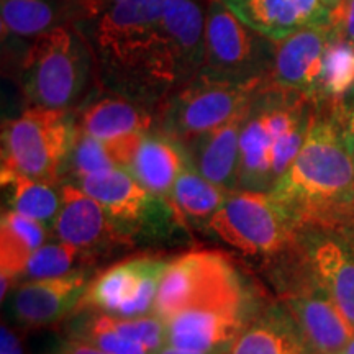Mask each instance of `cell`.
<instances>
[{
  "label": "cell",
  "instance_id": "52a82bcc",
  "mask_svg": "<svg viewBox=\"0 0 354 354\" xmlns=\"http://www.w3.org/2000/svg\"><path fill=\"white\" fill-rule=\"evenodd\" d=\"M276 41L243 24L221 0H210L205 24V56L201 74L216 81L271 82Z\"/></svg>",
  "mask_w": 354,
  "mask_h": 354
},
{
  "label": "cell",
  "instance_id": "8992f818",
  "mask_svg": "<svg viewBox=\"0 0 354 354\" xmlns=\"http://www.w3.org/2000/svg\"><path fill=\"white\" fill-rule=\"evenodd\" d=\"M76 133V110L26 107L19 117L2 123L0 176H24L63 184Z\"/></svg>",
  "mask_w": 354,
  "mask_h": 354
},
{
  "label": "cell",
  "instance_id": "f35d334b",
  "mask_svg": "<svg viewBox=\"0 0 354 354\" xmlns=\"http://www.w3.org/2000/svg\"><path fill=\"white\" fill-rule=\"evenodd\" d=\"M353 159H354V154H353Z\"/></svg>",
  "mask_w": 354,
  "mask_h": 354
},
{
  "label": "cell",
  "instance_id": "5bb4252c",
  "mask_svg": "<svg viewBox=\"0 0 354 354\" xmlns=\"http://www.w3.org/2000/svg\"><path fill=\"white\" fill-rule=\"evenodd\" d=\"M282 305L297 322L308 342L323 354H339L354 338L351 323L313 281L307 266L304 277L287 284Z\"/></svg>",
  "mask_w": 354,
  "mask_h": 354
},
{
  "label": "cell",
  "instance_id": "ba28073f",
  "mask_svg": "<svg viewBox=\"0 0 354 354\" xmlns=\"http://www.w3.org/2000/svg\"><path fill=\"white\" fill-rule=\"evenodd\" d=\"M218 240L254 258L282 256L297 246L299 228L269 192L236 189L210 220Z\"/></svg>",
  "mask_w": 354,
  "mask_h": 354
},
{
  "label": "cell",
  "instance_id": "f1b7e54d",
  "mask_svg": "<svg viewBox=\"0 0 354 354\" xmlns=\"http://www.w3.org/2000/svg\"><path fill=\"white\" fill-rule=\"evenodd\" d=\"M79 317L71 325V338L92 344L107 354H154L143 344L131 342L110 328L105 313L79 310Z\"/></svg>",
  "mask_w": 354,
  "mask_h": 354
},
{
  "label": "cell",
  "instance_id": "4dcf8cb0",
  "mask_svg": "<svg viewBox=\"0 0 354 354\" xmlns=\"http://www.w3.org/2000/svg\"><path fill=\"white\" fill-rule=\"evenodd\" d=\"M79 263H86V261L76 248L66 245L63 241L46 243L38 248L30 258L21 282L64 276V274L77 271Z\"/></svg>",
  "mask_w": 354,
  "mask_h": 354
},
{
  "label": "cell",
  "instance_id": "ac0fdd59",
  "mask_svg": "<svg viewBox=\"0 0 354 354\" xmlns=\"http://www.w3.org/2000/svg\"><path fill=\"white\" fill-rule=\"evenodd\" d=\"M84 8L86 0H0L3 50L25 51L39 35L76 24Z\"/></svg>",
  "mask_w": 354,
  "mask_h": 354
},
{
  "label": "cell",
  "instance_id": "7402d4cb",
  "mask_svg": "<svg viewBox=\"0 0 354 354\" xmlns=\"http://www.w3.org/2000/svg\"><path fill=\"white\" fill-rule=\"evenodd\" d=\"M228 354H323L308 342L284 305L263 307L234 339Z\"/></svg>",
  "mask_w": 354,
  "mask_h": 354
},
{
  "label": "cell",
  "instance_id": "5b68a950",
  "mask_svg": "<svg viewBox=\"0 0 354 354\" xmlns=\"http://www.w3.org/2000/svg\"><path fill=\"white\" fill-rule=\"evenodd\" d=\"M253 290L227 256L190 251L169 261L159 284L153 315L167 322L189 310L258 305Z\"/></svg>",
  "mask_w": 354,
  "mask_h": 354
},
{
  "label": "cell",
  "instance_id": "44dd1931",
  "mask_svg": "<svg viewBox=\"0 0 354 354\" xmlns=\"http://www.w3.org/2000/svg\"><path fill=\"white\" fill-rule=\"evenodd\" d=\"M246 112L248 105L223 125L183 145L187 151L190 166L210 183L230 192L238 189L240 140Z\"/></svg>",
  "mask_w": 354,
  "mask_h": 354
},
{
  "label": "cell",
  "instance_id": "603a6c76",
  "mask_svg": "<svg viewBox=\"0 0 354 354\" xmlns=\"http://www.w3.org/2000/svg\"><path fill=\"white\" fill-rule=\"evenodd\" d=\"M210 0H165V25L184 84L201 74Z\"/></svg>",
  "mask_w": 354,
  "mask_h": 354
},
{
  "label": "cell",
  "instance_id": "836d02e7",
  "mask_svg": "<svg viewBox=\"0 0 354 354\" xmlns=\"http://www.w3.org/2000/svg\"><path fill=\"white\" fill-rule=\"evenodd\" d=\"M0 354H26L20 335L7 325L0 330Z\"/></svg>",
  "mask_w": 354,
  "mask_h": 354
},
{
  "label": "cell",
  "instance_id": "83f0119b",
  "mask_svg": "<svg viewBox=\"0 0 354 354\" xmlns=\"http://www.w3.org/2000/svg\"><path fill=\"white\" fill-rule=\"evenodd\" d=\"M354 91V44L331 32L317 92V105H331Z\"/></svg>",
  "mask_w": 354,
  "mask_h": 354
},
{
  "label": "cell",
  "instance_id": "30bf717a",
  "mask_svg": "<svg viewBox=\"0 0 354 354\" xmlns=\"http://www.w3.org/2000/svg\"><path fill=\"white\" fill-rule=\"evenodd\" d=\"M263 86L266 84L241 86L198 74L190 82L176 88L154 110L156 130L171 136L177 143H187L241 112Z\"/></svg>",
  "mask_w": 354,
  "mask_h": 354
},
{
  "label": "cell",
  "instance_id": "ffe728a7",
  "mask_svg": "<svg viewBox=\"0 0 354 354\" xmlns=\"http://www.w3.org/2000/svg\"><path fill=\"white\" fill-rule=\"evenodd\" d=\"M76 117L77 127L102 143L156 128L154 110L100 87L76 110Z\"/></svg>",
  "mask_w": 354,
  "mask_h": 354
},
{
  "label": "cell",
  "instance_id": "d4e9b609",
  "mask_svg": "<svg viewBox=\"0 0 354 354\" xmlns=\"http://www.w3.org/2000/svg\"><path fill=\"white\" fill-rule=\"evenodd\" d=\"M48 230L37 220L15 210H3L0 221V279L12 287L21 284V277L35 251L44 245Z\"/></svg>",
  "mask_w": 354,
  "mask_h": 354
},
{
  "label": "cell",
  "instance_id": "9a60e30c",
  "mask_svg": "<svg viewBox=\"0 0 354 354\" xmlns=\"http://www.w3.org/2000/svg\"><path fill=\"white\" fill-rule=\"evenodd\" d=\"M87 269H77L64 276L21 282L12 295V313L25 328H44L55 325L69 313L77 312L88 284Z\"/></svg>",
  "mask_w": 354,
  "mask_h": 354
},
{
  "label": "cell",
  "instance_id": "cb8c5ba5",
  "mask_svg": "<svg viewBox=\"0 0 354 354\" xmlns=\"http://www.w3.org/2000/svg\"><path fill=\"white\" fill-rule=\"evenodd\" d=\"M189 165L184 146L154 128L145 133L127 171L149 192L169 201L177 177Z\"/></svg>",
  "mask_w": 354,
  "mask_h": 354
},
{
  "label": "cell",
  "instance_id": "484cf974",
  "mask_svg": "<svg viewBox=\"0 0 354 354\" xmlns=\"http://www.w3.org/2000/svg\"><path fill=\"white\" fill-rule=\"evenodd\" d=\"M230 190L220 187L187 166L177 177L169 202L185 223L198 228L209 227L210 220L227 201Z\"/></svg>",
  "mask_w": 354,
  "mask_h": 354
},
{
  "label": "cell",
  "instance_id": "7a4b0ae2",
  "mask_svg": "<svg viewBox=\"0 0 354 354\" xmlns=\"http://www.w3.org/2000/svg\"><path fill=\"white\" fill-rule=\"evenodd\" d=\"M269 194L297 228L354 230V159L328 115L317 112L297 158Z\"/></svg>",
  "mask_w": 354,
  "mask_h": 354
},
{
  "label": "cell",
  "instance_id": "4316f807",
  "mask_svg": "<svg viewBox=\"0 0 354 354\" xmlns=\"http://www.w3.org/2000/svg\"><path fill=\"white\" fill-rule=\"evenodd\" d=\"M7 187L8 209L37 220L48 230L55 228L61 210V184L35 180L24 176H0Z\"/></svg>",
  "mask_w": 354,
  "mask_h": 354
},
{
  "label": "cell",
  "instance_id": "277c9868",
  "mask_svg": "<svg viewBox=\"0 0 354 354\" xmlns=\"http://www.w3.org/2000/svg\"><path fill=\"white\" fill-rule=\"evenodd\" d=\"M17 74L26 107L77 110L100 87L91 46L74 25L35 38Z\"/></svg>",
  "mask_w": 354,
  "mask_h": 354
},
{
  "label": "cell",
  "instance_id": "7c38bea8",
  "mask_svg": "<svg viewBox=\"0 0 354 354\" xmlns=\"http://www.w3.org/2000/svg\"><path fill=\"white\" fill-rule=\"evenodd\" d=\"M297 245L310 276L354 328V230L304 227Z\"/></svg>",
  "mask_w": 354,
  "mask_h": 354
},
{
  "label": "cell",
  "instance_id": "f546056e",
  "mask_svg": "<svg viewBox=\"0 0 354 354\" xmlns=\"http://www.w3.org/2000/svg\"><path fill=\"white\" fill-rule=\"evenodd\" d=\"M115 167L117 166H115L105 143L87 135L77 127L76 138H74L68 161H66L63 184H77L84 177L115 169Z\"/></svg>",
  "mask_w": 354,
  "mask_h": 354
},
{
  "label": "cell",
  "instance_id": "6da1fadb",
  "mask_svg": "<svg viewBox=\"0 0 354 354\" xmlns=\"http://www.w3.org/2000/svg\"><path fill=\"white\" fill-rule=\"evenodd\" d=\"M74 26L91 46L104 91L156 110L184 86L165 25V0H86Z\"/></svg>",
  "mask_w": 354,
  "mask_h": 354
},
{
  "label": "cell",
  "instance_id": "d590c367",
  "mask_svg": "<svg viewBox=\"0 0 354 354\" xmlns=\"http://www.w3.org/2000/svg\"><path fill=\"white\" fill-rule=\"evenodd\" d=\"M154 354H210V353H198V351H187V349H179L171 346V344H166L161 349H158Z\"/></svg>",
  "mask_w": 354,
  "mask_h": 354
},
{
  "label": "cell",
  "instance_id": "d6a6232c",
  "mask_svg": "<svg viewBox=\"0 0 354 354\" xmlns=\"http://www.w3.org/2000/svg\"><path fill=\"white\" fill-rule=\"evenodd\" d=\"M328 26L336 37L354 44V0H339L330 8Z\"/></svg>",
  "mask_w": 354,
  "mask_h": 354
},
{
  "label": "cell",
  "instance_id": "74e56055",
  "mask_svg": "<svg viewBox=\"0 0 354 354\" xmlns=\"http://www.w3.org/2000/svg\"><path fill=\"white\" fill-rule=\"evenodd\" d=\"M338 2H339V0H322V3H323V6H325V7H328V8L335 7L336 3H338Z\"/></svg>",
  "mask_w": 354,
  "mask_h": 354
},
{
  "label": "cell",
  "instance_id": "8fae6325",
  "mask_svg": "<svg viewBox=\"0 0 354 354\" xmlns=\"http://www.w3.org/2000/svg\"><path fill=\"white\" fill-rule=\"evenodd\" d=\"M169 261L140 256L123 261L99 274L88 284L79 310L118 318L153 315L161 279Z\"/></svg>",
  "mask_w": 354,
  "mask_h": 354
},
{
  "label": "cell",
  "instance_id": "e0dca14e",
  "mask_svg": "<svg viewBox=\"0 0 354 354\" xmlns=\"http://www.w3.org/2000/svg\"><path fill=\"white\" fill-rule=\"evenodd\" d=\"M330 38L331 30L325 24L305 26L277 41L271 82L300 92L317 105L318 84Z\"/></svg>",
  "mask_w": 354,
  "mask_h": 354
},
{
  "label": "cell",
  "instance_id": "d6986e66",
  "mask_svg": "<svg viewBox=\"0 0 354 354\" xmlns=\"http://www.w3.org/2000/svg\"><path fill=\"white\" fill-rule=\"evenodd\" d=\"M254 32L282 41L305 26L328 24L330 8L322 0H221Z\"/></svg>",
  "mask_w": 354,
  "mask_h": 354
},
{
  "label": "cell",
  "instance_id": "4fadbf2b",
  "mask_svg": "<svg viewBox=\"0 0 354 354\" xmlns=\"http://www.w3.org/2000/svg\"><path fill=\"white\" fill-rule=\"evenodd\" d=\"M61 210L53 232L57 240L76 248L87 264L115 248L131 246L113 223L107 212L95 198L76 184H61Z\"/></svg>",
  "mask_w": 354,
  "mask_h": 354
},
{
  "label": "cell",
  "instance_id": "2e32d148",
  "mask_svg": "<svg viewBox=\"0 0 354 354\" xmlns=\"http://www.w3.org/2000/svg\"><path fill=\"white\" fill-rule=\"evenodd\" d=\"M261 308L258 304L183 312L165 322L167 344L187 351L228 354L234 339Z\"/></svg>",
  "mask_w": 354,
  "mask_h": 354
},
{
  "label": "cell",
  "instance_id": "9c48e42d",
  "mask_svg": "<svg viewBox=\"0 0 354 354\" xmlns=\"http://www.w3.org/2000/svg\"><path fill=\"white\" fill-rule=\"evenodd\" d=\"M76 185L104 207L130 245L138 240H162L185 223L167 198L149 192L120 167L84 177Z\"/></svg>",
  "mask_w": 354,
  "mask_h": 354
},
{
  "label": "cell",
  "instance_id": "3957f363",
  "mask_svg": "<svg viewBox=\"0 0 354 354\" xmlns=\"http://www.w3.org/2000/svg\"><path fill=\"white\" fill-rule=\"evenodd\" d=\"M317 112L300 92L272 82L258 88L243 123L238 189L271 192L297 158Z\"/></svg>",
  "mask_w": 354,
  "mask_h": 354
},
{
  "label": "cell",
  "instance_id": "e575fe53",
  "mask_svg": "<svg viewBox=\"0 0 354 354\" xmlns=\"http://www.w3.org/2000/svg\"><path fill=\"white\" fill-rule=\"evenodd\" d=\"M55 354H107L104 351H100L99 348L92 346V344L84 343V342H77V339L69 338L68 342L63 343V346Z\"/></svg>",
  "mask_w": 354,
  "mask_h": 354
},
{
  "label": "cell",
  "instance_id": "1f68e13d",
  "mask_svg": "<svg viewBox=\"0 0 354 354\" xmlns=\"http://www.w3.org/2000/svg\"><path fill=\"white\" fill-rule=\"evenodd\" d=\"M328 117L342 131L344 143L354 154V91L342 100L328 105Z\"/></svg>",
  "mask_w": 354,
  "mask_h": 354
},
{
  "label": "cell",
  "instance_id": "8d00e7d4",
  "mask_svg": "<svg viewBox=\"0 0 354 354\" xmlns=\"http://www.w3.org/2000/svg\"><path fill=\"white\" fill-rule=\"evenodd\" d=\"M339 354H354V338L351 339V342H349V344H348V346H346V348H344V349H343V351H342V353H339Z\"/></svg>",
  "mask_w": 354,
  "mask_h": 354
}]
</instances>
